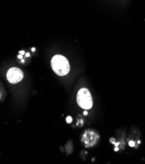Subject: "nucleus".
I'll list each match as a JSON object with an SVG mask.
<instances>
[{
  "label": "nucleus",
  "instance_id": "obj_1",
  "mask_svg": "<svg viewBox=\"0 0 145 164\" xmlns=\"http://www.w3.org/2000/svg\"><path fill=\"white\" fill-rule=\"evenodd\" d=\"M51 66L54 71L59 76H65L70 71V64L66 58L62 55L54 56L51 60Z\"/></svg>",
  "mask_w": 145,
  "mask_h": 164
},
{
  "label": "nucleus",
  "instance_id": "obj_2",
  "mask_svg": "<svg viewBox=\"0 0 145 164\" xmlns=\"http://www.w3.org/2000/svg\"><path fill=\"white\" fill-rule=\"evenodd\" d=\"M76 99L79 106L85 110L91 109L93 105V101L89 90L85 88L79 90Z\"/></svg>",
  "mask_w": 145,
  "mask_h": 164
},
{
  "label": "nucleus",
  "instance_id": "obj_3",
  "mask_svg": "<svg viewBox=\"0 0 145 164\" xmlns=\"http://www.w3.org/2000/svg\"><path fill=\"white\" fill-rule=\"evenodd\" d=\"M24 78V73L21 69L17 67H12L8 70L7 79L11 84L18 83Z\"/></svg>",
  "mask_w": 145,
  "mask_h": 164
},
{
  "label": "nucleus",
  "instance_id": "obj_4",
  "mask_svg": "<svg viewBox=\"0 0 145 164\" xmlns=\"http://www.w3.org/2000/svg\"><path fill=\"white\" fill-rule=\"evenodd\" d=\"M66 122L68 123V124H70V123L72 122V118L71 116H69L66 119Z\"/></svg>",
  "mask_w": 145,
  "mask_h": 164
},
{
  "label": "nucleus",
  "instance_id": "obj_5",
  "mask_svg": "<svg viewBox=\"0 0 145 164\" xmlns=\"http://www.w3.org/2000/svg\"><path fill=\"white\" fill-rule=\"evenodd\" d=\"M129 145L131 146V147H133V146H135V143L132 141V140H131V141L129 142Z\"/></svg>",
  "mask_w": 145,
  "mask_h": 164
},
{
  "label": "nucleus",
  "instance_id": "obj_6",
  "mask_svg": "<svg viewBox=\"0 0 145 164\" xmlns=\"http://www.w3.org/2000/svg\"><path fill=\"white\" fill-rule=\"evenodd\" d=\"M19 53L20 54H22V55H24L25 54V52L24 50H22V51H19Z\"/></svg>",
  "mask_w": 145,
  "mask_h": 164
},
{
  "label": "nucleus",
  "instance_id": "obj_7",
  "mask_svg": "<svg viewBox=\"0 0 145 164\" xmlns=\"http://www.w3.org/2000/svg\"><path fill=\"white\" fill-rule=\"evenodd\" d=\"M22 56H23V55H22V54H19V55L18 56V58H19V59H21V60H22V59H23Z\"/></svg>",
  "mask_w": 145,
  "mask_h": 164
},
{
  "label": "nucleus",
  "instance_id": "obj_8",
  "mask_svg": "<svg viewBox=\"0 0 145 164\" xmlns=\"http://www.w3.org/2000/svg\"><path fill=\"white\" fill-rule=\"evenodd\" d=\"M83 114H84V115H87L88 114V112H87V111H84Z\"/></svg>",
  "mask_w": 145,
  "mask_h": 164
},
{
  "label": "nucleus",
  "instance_id": "obj_9",
  "mask_svg": "<svg viewBox=\"0 0 145 164\" xmlns=\"http://www.w3.org/2000/svg\"><path fill=\"white\" fill-rule=\"evenodd\" d=\"M119 150V148H118V146H116L115 149V151H118Z\"/></svg>",
  "mask_w": 145,
  "mask_h": 164
},
{
  "label": "nucleus",
  "instance_id": "obj_10",
  "mask_svg": "<svg viewBox=\"0 0 145 164\" xmlns=\"http://www.w3.org/2000/svg\"><path fill=\"white\" fill-rule=\"evenodd\" d=\"M26 57H30V53H26Z\"/></svg>",
  "mask_w": 145,
  "mask_h": 164
},
{
  "label": "nucleus",
  "instance_id": "obj_11",
  "mask_svg": "<svg viewBox=\"0 0 145 164\" xmlns=\"http://www.w3.org/2000/svg\"><path fill=\"white\" fill-rule=\"evenodd\" d=\"M35 50H36V49H35V48H34V47H33V48L31 49V50H32L33 52H34V51H35Z\"/></svg>",
  "mask_w": 145,
  "mask_h": 164
},
{
  "label": "nucleus",
  "instance_id": "obj_12",
  "mask_svg": "<svg viewBox=\"0 0 145 164\" xmlns=\"http://www.w3.org/2000/svg\"><path fill=\"white\" fill-rule=\"evenodd\" d=\"M115 146H119V143H115Z\"/></svg>",
  "mask_w": 145,
  "mask_h": 164
},
{
  "label": "nucleus",
  "instance_id": "obj_13",
  "mask_svg": "<svg viewBox=\"0 0 145 164\" xmlns=\"http://www.w3.org/2000/svg\"><path fill=\"white\" fill-rule=\"evenodd\" d=\"M21 62H22V63H24L25 62V60L24 59H22L21 60Z\"/></svg>",
  "mask_w": 145,
  "mask_h": 164
}]
</instances>
